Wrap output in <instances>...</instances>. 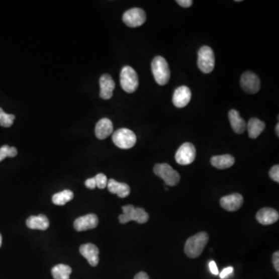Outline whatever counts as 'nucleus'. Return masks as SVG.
I'll return each instance as SVG.
<instances>
[{"label": "nucleus", "mask_w": 279, "mask_h": 279, "mask_svg": "<svg viewBox=\"0 0 279 279\" xmlns=\"http://www.w3.org/2000/svg\"><path fill=\"white\" fill-rule=\"evenodd\" d=\"M134 279H149V277L145 272L141 271V272H139L138 274H136Z\"/></svg>", "instance_id": "34"}, {"label": "nucleus", "mask_w": 279, "mask_h": 279, "mask_svg": "<svg viewBox=\"0 0 279 279\" xmlns=\"http://www.w3.org/2000/svg\"><path fill=\"white\" fill-rule=\"evenodd\" d=\"M240 85L246 92L255 94L260 90V79L254 73L246 71L242 74L240 78Z\"/></svg>", "instance_id": "10"}, {"label": "nucleus", "mask_w": 279, "mask_h": 279, "mask_svg": "<svg viewBox=\"0 0 279 279\" xmlns=\"http://www.w3.org/2000/svg\"><path fill=\"white\" fill-rule=\"evenodd\" d=\"M17 154V150L16 147H10L8 145H4L0 148V162L4 161L6 157H16Z\"/></svg>", "instance_id": "25"}, {"label": "nucleus", "mask_w": 279, "mask_h": 279, "mask_svg": "<svg viewBox=\"0 0 279 279\" xmlns=\"http://www.w3.org/2000/svg\"><path fill=\"white\" fill-rule=\"evenodd\" d=\"M28 228L31 230H46L49 227V220L48 217L43 214L38 216H31L26 221Z\"/></svg>", "instance_id": "18"}, {"label": "nucleus", "mask_w": 279, "mask_h": 279, "mask_svg": "<svg viewBox=\"0 0 279 279\" xmlns=\"http://www.w3.org/2000/svg\"><path fill=\"white\" fill-rule=\"evenodd\" d=\"M107 188L113 194H117L120 198H125L130 193V188L126 183L118 182L114 179H110L107 182Z\"/></svg>", "instance_id": "20"}, {"label": "nucleus", "mask_w": 279, "mask_h": 279, "mask_svg": "<svg viewBox=\"0 0 279 279\" xmlns=\"http://www.w3.org/2000/svg\"><path fill=\"white\" fill-rule=\"evenodd\" d=\"M2 242H3L2 235H1V234H0V247H1V246H2Z\"/></svg>", "instance_id": "36"}, {"label": "nucleus", "mask_w": 279, "mask_h": 279, "mask_svg": "<svg viewBox=\"0 0 279 279\" xmlns=\"http://www.w3.org/2000/svg\"><path fill=\"white\" fill-rule=\"evenodd\" d=\"M151 70L158 85H164L168 82L171 72L167 61L161 56H157L154 58L151 63Z\"/></svg>", "instance_id": "2"}, {"label": "nucleus", "mask_w": 279, "mask_h": 279, "mask_svg": "<svg viewBox=\"0 0 279 279\" xmlns=\"http://www.w3.org/2000/svg\"><path fill=\"white\" fill-rule=\"evenodd\" d=\"M275 130H276V134H277V137H278L279 136V124H277V125H276Z\"/></svg>", "instance_id": "35"}, {"label": "nucleus", "mask_w": 279, "mask_h": 279, "mask_svg": "<svg viewBox=\"0 0 279 279\" xmlns=\"http://www.w3.org/2000/svg\"><path fill=\"white\" fill-rule=\"evenodd\" d=\"M256 219L262 225H271L278 220V212L272 208H263L257 212Z\"/></svg>", "instance_id": "16"}, {"label": "nucleus", "mask_w": 279, "mask_h": 279, "mask_svg": "<svg viewBox=\"0 0 279 279\" xmlns=\"http://www.w3.org/2000/svg\"><path fill=\"white\" fill-rule=\"evenodd\" d=\"M210 161L213 167H217L218 169H226L234 165L235 159L230 154H223V155L213 156Z\"/></svg>", "instance_id": "22"}, {"label": "nucleus", "mask_w": 279, "mask_h": 279, "mask_svg": "<svg viewBox=\"0 0 279 279\" xmlns=\"http://www.w3.org/2000/svg\"><path fill=\"white\" fill-rule=\"evenodd\" d=\"M114 131V126L111 120L107 118H103L97 123L96 126L95 133L97 138L104 140L111 135Z\"/></svg>", "instance_id": "17"}, {"label": "nucleus", "mask_w": 279, "mask_h": 279, "mask_svg": "<svg viewBox=\"0 0 279 279\" xmlns=\"http://www.w3.org/2000/svg\"><path fill=\"white\" fill-rule=\"evenodd\" d=\"M72 269L66 264H57L51 270L54 279H69Z\"/></svg>", "instance_id": "23"}, {"label": "nucleus", "mask_w": 279, "mask_h": 279, "mask_svg": "<svg viewBox=\"0 0 279 279\" xmlns=\"http://www.w3.org/2000/svg\"><path fill=\"white\" fill-rule=\"evenodd\" d=\"M94 178H95L96 183H97V187H98L99 189L104 190L107 187L108 180L105 174L100 173V174H97Z\"/></svg>", "instance_id": "27"}, {"label": "nucleus", "mask_w": 279, "mask_h": 279, "mask_svg": "<svg viewBox=\"0 0 279 279\" xmlns=\"http://www.w3.org/2000/svg\"><path fill=\"white\" fill-rule=\"evenodd\" d=\"M100 97L104 100H110L113 97L115 82L110 74H104L100 77Z\"/></svg>", "instance_id": "14"}, {"label": "nucleus", "mask_w": 279, "mask_h": 279, "mask_svg": "<svg viewBox=\"0 0 279 279\" xmlns=\"http://www.w3.org/2000/svg\"><path fill=\"white\" fill-rule=\"evenodd\" d=\"M191 97L192 93L190 88L184 86V85L178 87L174 91V95H173V104L177 108H183L188 105L191 100Z\"/></svg>", "instance_id": "13"}, {"label": "nucleus", "mask_w": 279, "mask_h": 279, "mask_svg": "<svg viewBox=\"0 0 279 279\" xmlns=\"http://www.w3.org/2000/svg\"><path fill=\"white\" fill-rule=\"evenodd\" d=\"M198 67L200 71L208 74L215 67V56L213 49L208 46H203L198 52Z\"/></svg>", "instance_id": "7"}, {"label": "nucleus", "mask_w": 279, "mask_h": 279, "mask_svg": "<svg viewBox=\"0 0 279 279\" xmlns=\"http://www.w3.org/2000/svg\"><path fill=\"white\" fill-rule=\"evenodd\" d=\"M209 267H210V270L212 274H215V275L219 274L218 267H217V264H216L214 260H211V261L209 263Z\"/></svg>", "instance_id": "30"}, {"label": "nucleus", "mask_w": 279, "mask_h": 279, "mask_svg": "<svg viewBox=\"0 0 279 279\" xmlns=\"http://www.w3.org/2000/svg\"><path fill=\"white\" fill-rule=\"evenodd\" d=\"M15 116L13 114H6L5 112L0 108V125L4 127H10L14 124Z\"/></svg>", "instance_id": "26"}, {"label": "nucleus", "mask_w": 279, "mask_h": 279, "mask_svg": "<svg viewBox=\"0 0 279 279\" xmlns=\"http://www.w3.org/2000/svg\"><path fill=\"white\" fill-rule=\"evenodd\" d=\"M269 175L271 179L276 182H279V166L277 164L271 167V170L269 171Z\"/></svg>", "instance_id": "28"}, {"label": "nucleus", "mask_w": 279, "mask_h": 279, "mask_svg": "<svg viewBox=\"0 0 279 279\" xmlns=\"http://www.w3.org/2000/svg\"><path fill=\"white\" fill-rule=\"evenodd\" d=\"M79 250L81 255L88 260L90 265L93 267L98 265L100 261L99 259L100 250L97 246L92 244H83L80 247Z\"/></svg>", "instance_id": "15"}, {"label": "nucleus", "mask_w": 279, "mask_h": 279, "mask_svg": "<svg viewBox=\"0 0 279 279\" xmlns=\"http://www.w3.org/2000/svg\"><path fill=\"white\" fill-rule=\"evenodd\" d=\"M220 203L224 210L230 212L237 211L244 203V198L239 193H234L220 199Z\"/></svg>", "instance_id": "12"}, {"label": "nucleus", "mask_w": 279, "mask_h": 279, "mask_svg": "<svg viewBox=\"0 0 279 279\" xmlns=\"http://www.w3.org/2000/svg\"><path fill=\"white\" fill-rule=\"evenodd\" d=\"M209 241V236L206 232H200L190 237L184 245L186 255L191 258H196L201 255Z\"/></svg>", "instance_id": "1"}, {"label": "nucleus", "mask_w": 279, "mask_h": 279, "mask_svg": "<svg viewBox=\"0 0 279 279\" xmlns=\"http://www.w3.org/2000/svg\"><path fill=\"white\" fill-rule=\"evenodd\" d=\"M197 151L191 143H184L178 148L175 154V161L181 165H188L196 159Z\"/></svg>", "instance_id": "8"}, {"label": "nucleus", "mask_w": 279, "mask_h": 279, "mask_svg": "<svg viewBox=\"0 0 279 279\" xmlns=\"http://www.w3.org/2000/svg\"><path fill=\"white\" fill-rule=\"evenodd\" d=\"M146 14L142 9L133 8L126 11L123 16V21L128 27L135 28L143 25L146 21Z\"/></svg>", "instance_id": "9"}, {"label": "nucleus", "mask_w": 279, "mask_h": 279, "mask_svg": "<svg viewBox=\"0 0 279 279\" xmlns=\"http://www.w3.org/2000/svg\"><path fill=\"white\" fill-rule=\"evenodd\" d=\"M234 273V267H227L223 269V271L220 272V277L221 279H225L228 277L229 276L231 275Z\"/></svg>", "instance_id": "29"}, {"label": "nucleus", "mask_w": 279, "mask_h": 279, "mask_svg": "<svg viewBox=\"0 0 279 279\" xmlns=\"http://www.w3.org/2000/svg\"><path fill=\"white\" fill-rule=\"evenodd\" d=\"M98 217L96 214H87L83 217H78L74 220V228L77 231H85L96 228L98 226Z\"/></svg>", "instance_id": "11"}, {"label": "nucleus", "mask_w": 279, "mask_h": 279, "mask_svg": "<svg viewBox=\"0 0 279 279\" xmlns=\"http://www.w3.org/2000/svg\"><path fill=\"white\" fill-rule=\"evenodd\" d=\"M120 85L126 92L133 93L139 85L138 75L134 68L125 66L120 72Z\"/></svg>", "instance_id": "4"}, {"label": "nucleus", "mask_w": 279, "mask_h": 279, "mask_svg": "<svg viewBox=\"0 0 279 279\" xmlns=\"http://www.w3.org/2000/svg\"><path fill=\"white\" fill-rule=\"evenodd\" d=\"M122 209L124 213L119 216V220L122 224H125L130 221H136L142 224L148 221V213L144 209L135 208L132 205L124 206Z\"/></svg>", "instance_id": "3"}, {"label": "nucleus", "mask_w": 279, "mask_h": 279, "mask_svg": "<svg viewBox=\"0 0 279 279\" xmlns=\"http://www.w3.org/2000/svg\"><path fill=\"white\" fill-rule=\"evenodd\" d=\"M248 135L250 138L256 139L265 129V124L257 118H251L247 124Z\"/></svg>", "instance_id": "21"}, {"label": "nucleus", "mask_w": 279, "mask_h": 279, "mask_svg": "<svg viewBox=\"0 0 279 279\" xmlns=\"http://www.w3.org/2000/svg\"><path fill=\"white\" fill-rule=\"evenodd\" d=\"M154 172L156 175L164 180L167 185L174 186L180 181V175L172 167L166 163L157 164L154 167Z\"/></svg>", "instance_id": "6"}, {"label": "nucleus", "mask_w": 279, "mask_h": 279, "mask_svg": "<svg viewBox=\"0 0 279 279\" xmlns=\"http://www.w3.org/2000/svg\"><path fill=\"white\" fill-rule=\"evenodd\" d=\"M113 142L119 148H132L137 142V137L132 130L127 128L119 129L113 134Z\"/></svg>", "instance_id": "5"}, {"label": "nucleus", "mask_w": 279, "mask_h": 279, "mask_svg": "<svg viewBox=\"0 0 279 279\" xmlns=\"http://www.w3.org/2000/svg\"><path fill=\"white\" fill-rule=\"evenodd\" d=\"M178 5L181 7H184V8H189L193 5V2L192 0H177L176 1Z\"/></svg>", "instance_id": "33"}, {"label": "nucleus", "mask_w": 279, "mask_h": 279, "mask_svg": "<svg viewBox=\"0 0 279 279\" xmlns=\"http://www.w3.org/2000/svg\"><path fill=\"white\" fill-rule=\"evenodd\" d=\"M273 264H274V268H275L276 271H279V253L278 251H276L274 254H273L272 257Z\"/></svg>", "instance_id": "32"}, {"label": "nucleus", "mask_w": 279, "mask_h": 279, "mask_svg": "<svg viewBox=\"0 0 279 279\" xmlns=\"http://www.w3.org/2000/svg\"><path fill=\"white\" fill-rule=\"evenodd\" d=\"M73 198H74V193L71 190H63L53 196L52 202L54 204L58 206H64L68 202L72 200Z\"/></svg>", "instance_id": "24"}, {"label": "nucleus", "mask_w": 279, "mask_h": 279, "mask_svg": "<svg viewBox=\"0 0 279 279\" xmlns=\"http://www.w3.org/2000/svg\"><path fill=\"white\" fill-rule=\"evenodd\" d=\"M85 186L89 190H94L97 187V183H96L95 178H88L85 181Z\"/></svg>", "instance_id": "31"}, {"label": "nucleus", "mask_w": 279, "mask_h": 279, "mask_svg": "<svg viewBox=\"0 0 279 279\" xmlns=\"http://www.w3.org/2000/svg\"><path fill=\"white\" fill-rule=\"evenodd\" d=\"M229 120L231 124L232 129L236 134H241L247 129V124L236 110H231L229 112Z\"/></svg>", "instance_id": "19"}]
</instances>
